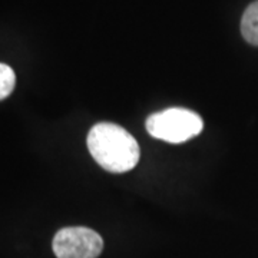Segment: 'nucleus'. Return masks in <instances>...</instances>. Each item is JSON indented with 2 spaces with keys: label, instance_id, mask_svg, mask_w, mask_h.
I'll return each mask as SVG.
<instances>
[{
  "label": "nucleus",
  "instance_id": "f03ea898",
  "mask_svg": "<svg viewBox=\"0 0 258 258\" xmlns=\"http://www.w3.org/2000/svg\"><path fill=\"white\" fill-rule=\"evenodd\" d=\"M201 116L185 108H169L157 112L147 119V131L154 138L171 144H181L203 131Z\"/></svg>",
  "mask_w": 258,
  "mask_h": 258
},
{
  "label": "nucleus",
  "instance_id": "7ed1b4c3",
  "mask_svg": "<svg viewBox=\"0 0 258 258\" xmlns=\"http://www.w3.org/2000/svg\"><path fill=\"white\" fill-rule=\"evenodd\" d=\"M52 248L57 258H98L103 249V240L96 231L69 227L56 232Z\"/></svg>",
  "mask_w": 258,
  "mask_h": 258
},
{
  "label": "nucleus",
  "instance_id": "f257e3e1",
  "mask_svg": "<svg viewBox=\"0 0 258 258\" xmlns=\"http://www.w3.org/2000/svg\"><path fill=\"white\" fill-rule=\"evenodd\" d=\"M88 149L99 165L113 174L134 169L139 162V145L126 129L102 122L88 134Z\"/></svg>",
  "mask_w": 258,
  "mask_h": 258
},
{
  "label": "nucleus",
  "instance_id": "20e7f679",
  "mask_svg": "<svg viewBox=\"0 0 258 258\" xmlns=\"http://www.w3.org/2000/svg\"><path fill=\"white\" fill-rule=\"evenodd\" d=\"M241 33L248 43L258 46V0L252 2L244 12L241 19Z\"/></svg>",
  "mask_w": 258,
  "mask_h": 258
},
{
  "label": "nucleus",
  "instance_id": "39448f33",
  "mask_svg": "<svg viewBox=\"0 0 258 258\" xmlns=\"http://www.w3.org/2000/svg\"><path fill=\"white\" fill-rule=\"evenodd\" d=\"M16 76L9 64L0 63V101L8 98L15 89Z\"/></svg>",
  "mask_w": 258,
  "mask_h": 258
}]
</instances>
